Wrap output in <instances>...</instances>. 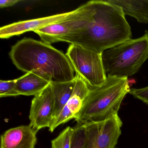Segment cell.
Returning a JSON list of instances; mask_svg holds the SVG:
<instances>
[{
    "label": "cell",
    "instance_id": "obj_1",
    "mask_svg": "<svg viewBox=\"0 0 148 148\" xmlns=\"http://www.w3.org/2000/svg\"><path fill=\"white\" fill-rule=\"evenodd\" d=\"M82 6L78 24L60 41L102 53L131 39L130 26L120 7L108 0L91 1Z\"/></svg>",
    "mask_w": 148,
    "mask_h": 148
},
{
    "label": "cell",
    "instance_id": "obj_2",
    "mask_svg": "<svg viewBox=\"0 0 148 148\" xmlns=\"http://www.w3.org/2000/svg\"><path fill=\"white\" fill-rule=\"evenodd\" d=\"M9 55L15 66L24 72L39 70L54 82L75 79V71L66 54L43 41L24 38L12 46Z\"/></svg>",
    "mask_w": 148,
    "mask_h": 148
},
{
    "label": "cell",
    "instance_id": "obj_3",
    "mask_svg": "<svg viewBox=\"0 0 148 148\" xmlns=\"http://www.w3.org/2000/svg\"><path fill=\"white\" fill-rule=\"evenodd\" d=\"M90 89L82 108L74 118L77 123L103 122L118 113L130 90L128 78L111 76H107L101 86Z\"/></svg>",
    "mask_w": 148,
    "mask_h": 148
},
{
    "label": "cell",
    "instance_id": "obj_4",
    "mask_svg": "<svg viewBox=\"0 0 148 148\" xmlns=\"http://www.w3.org/2000/svg\"><path fill=\"white\" fill-rule=\"evenodd\" d=\"M148 59V31L138 38L130 39L102 53L107 76L127 77L138 71Z\"/></svg>",
    "mask_w": 148,
    "mask_h": 148
},
{
    "label": "cell",
    "instance_id": "obj_5",
    "mask_svg": "<svg viewBox=\"0 0 148 148\" xmlns=\"http://www.w3.org/2000/svg\"><path fill=\"white\" fill-rule=\"evenodd\" d=\"M76 74L90 88L99 87L107 78L102 59V53L71 44L66 52Z\"/></svg>",
    "mask_w": 148,
    "mask_h": 148
},
{
    "label": "cell",
    "instance_id": "obj_6",
    "mask_svg": "<svg viewBox=\"0 0 148 148\" xmlns=\"http://www.w3.org/2000/svg\"><path fill=\"white\" fill-rule=\"evenodd\" d=\"M123 122L118 113L103 122L84 125L85 148H115L121 134Z\"/></svg>",
    "mask_w": 148,
    "mask_h": 148
},
{
    "label": "cell",
    "instance_id": "obj_7",
    "mask_svg": "<svg viewBox=\"0 0 148 148\" xmlns=\"http://www.w3.org/2000/svg\"><path fill=\"white\" fill-rule=\"evenodd\" d=\"M54 100L51 84L34 96L30 108L29 125L37 132L51 126L53 120Z\"/></svg>",
    "mask_w": 148,
    "mask_h": 148
},
{
    "label": "cell",
    "instance_id": "obj_8",
    "mask_svg": "<svg viewBox=\"0 0 148 148\" xmlns=\"http://www.w3.org/2000/svg\"><path fill=\"white\" fill-rule=\"evenodd\" d=\"M75 86L72 95L58 116L53 120L49 128L53 132L59 125L65 123L73 119L82 108L85 99L90 92V87L77 74L75 76Z\"/></svg>",
    "mask_w": 148,
    "mask_h": 148
},
{
    "label": "cell",
    "instance_id": "obj_9",
    "mask_svg": "<svg viewBox=\"0 0 148 148\" xmlns=\"http://www.w3.org/2000/svg\"><path fill=\"white\" fill-rule=\"evenodd\" d=\"M74 10L68 12L34 19L15 22L0 28V38L8 39L29 32H34L53 23L64 19L74 13Z\"/></svg>",
    "mask_w": 148,
    "mask_h": 148
},
{
    "label": "cell",
    "instance_id": "obj_10",
    "mask_svg": "<svg viewBox=\"0 0 148 148\" xmlns=\"http://www.w3.org/2000/svg\"><path fill=\"white\" fill-rule=\"evenodd\" d=\"M82 6L74 10L71 15L57 23H53L36 30L34 32L38 34L43 42L51 44L59 42L61 38L68 34L78 24L82 16Z\"/></svg>",
    "mask_w": 148,
    "mask_h": 148
},
{
    "label": "cell",
    "instance_id": "obj_11",
    "mask_svg": "<svg viewBox=\"0 0 148 148\" xmlns=\"http://www.w3.org/2000/svg\"><path fill=\"white\" fill-rule=\"evenodd\" d=\"M37 133L29 125L11 128L1 135L0 148H34Z\"/></svg>",
    "mask_w": 148,
    "mask_h": 148
},
{
    "label": "cell",
    "instance_id": "obj_12",
    "mask_svg": "<svg viewBox=\"0 0 148 148\" xmlns=\"http://www.w3.org/2000/svg\"><path fill=\"white\" fill-rule=\"evenodd\" d=\"M52 81L47 73L33 70L16 79V89L19 95L35 96L46 89Z\"/></svg>",
    "mask_w": 148,
    "mask_h": 148
},
{
    "label": "cell",
    "instance_id": "obj_13",
    "mask_svg": "<svg viewBox=\"0 0 148 148\" xmlns=\"http://www.w3.org/2000/svg\"><path fill=\"white\" fill-rule=\"evenodd\" d=\"M75 82V78L74 80L69 82L52 81L51 83L54 100L53 120L58 116L71 97Z\"/></svg>",
    "mask_w": 148,
    "mask_h": 148
},
{
    "label": "cell",
    "instance_id": "obj_14",
    "mask_svg": "<svg viewBox=\"0 0 148 148\" xmlns=\"http://www.w3.org/2000/svg\"><path fill=\"white\" fill-rule=\"evenodd\" d=\"M120 7L125 15L136 19L138 22L148 23V0H108Z\"/></svg>",
    "mask_w": 148,
    "mask_h": 148
},
{
    "label": "cell",
    "instance_id": "obj_15",
    "mask_svg": "<svg viewBox=\"0 0 148 148\" xmlns=\"http://www.w3.org/2000/svg\"><path fill=\"white\" fill-rule=\"evenodd\" d=\"M73 128L68 126L51 141L52 148H71Z\"/></svg>",
    "mask_w": 148,
    "mask_h": 148
},
{
    "label": "cell",
    "instance_id": "obj_16",
    "mask_svg": "<svg viewBox=\"0 0 148 148\" xmlns=\"http://www.w3.org/2000/svg\"><path fill=\"white\" fill-rule=\"evenodd\" d=\"M73 129L71 148H85L86 133L84 125L77 123Z\"/></svg>",
    "mask_w": 148,
    "mask_h": 148
},
{
    "label": "cell",
    "instance_id": "obj_17",
    "mask_svg": "<svg viewBox=\"0 0 148 148\" xmlns=\"http://www.w3.org/2000/svg\"><path fill=\"white\" fill-rule=\"evenodd\" d=\"M16 79L0 80V97L19 96L16 89Z\"/></svg>",
    "mask_w": 148,
    "mask_h": 148
},
{
    "label": "cell",
    "instance_id": "obj_18",
    "mask_svg": "<svg viewBox=\"0 0 148 148\" xmlns=\"http://www.w3.org/2000/svg\"><path fill=\"white\" fill-rule=\"evenodd\" d=\"M129 93L135 98L148 105V86L139 89L132 88Z\"/></svg>",
    "mask_w": 148,
    "mask_h": 148
},
{
    "label": "cell",
    "instance_id": "obj_19",
    "mask_svg": "<svg viewBox=\"0 0 148 148\" xmlns=\"http://www.w3.org/2000/svg\"><path fill=\"white\" fill-rule=\"evenodd\" d=\"M21 1L20 0H1L0 1V7L2 8L12 6Z\"/></svg>",
    "mask_w": 148,
    "mask_h": 148
},
{
    "label": "cell",
    "instance_id": "obj_20",
    "mask_svg": "<svg viewBox=\"0 0 148 148\" xmlns=\"http://www.w3.org/2000/svg\"></svg>",
    "mask_w": 148,
    "mask_h": 148
}]
</instances>
